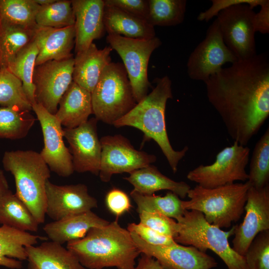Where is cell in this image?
<instances>
[{
  "label": "cell",
  "instance_id": "6da1fadb",
  "mask_svg": "<svg viewBox=\"0 0 269 269\" xmlns=\"http://www.w3.org/2000/svg\"><path fill=\"white\" fill-rule=\"evenodd\" d=\"M231 138L247 146L269 116V59L263 53L222 68L205 82Z\"/></svg>",
  "mask_w": 269,
  "mask_h": 269
},
{
  "label": "cell",
  "instance_id": "7a4b0ae2",
  "mask_svg": "<svg viewBox=\"0 0 269 269\" xmlns=\"http://www.w3.org/2000/svg\"><path fill=\"white\" fill-rule=\"evenodd\" d=\"M66 248L87 269H133L141 254L131 233L120 225L117 218L91 228L82 239L67 243Z\"/></svg>",
  "mask_w": 269,
  "mask_h": 269
},
{
  "label": "cell",
  "instance_id": "3957f363",
  "mask_svg": "<svg viewBox=\"0 0 269 269\" xmlns=\"http://www.w3.org/2000/svg\"><path fill=\"white\" fill-rule=\"evenodd\" d=\"M154 82L156 85L152 91L113 125L118 128L130 126L137 128L143 133L145 140L153 139L175 173L188 147L185 146L181 150H174L167 135L165 112L168 100L173 98L171 80L165 75L156 78Z\"/></svg>",
  "mask_w": 269,
  "mask_h": 269
},
{
  "label": "cell",
  "instance_id": "277c9868",
  "mask_svg": "<svg viewBox=\"0 0 269 269\" xmlns=\"http://www.w3.org/2000/svg\"><path fill=\"white\" fill-rule=\"evenodd\" d=\"M2 164L14 177L15 194L37 222L43 223L46 209V183L50 170L40 153L31 150L5 151Z\"/></svg>",
  "mask_w": 269,
  "mask_h": 269
},
{
  "label": "cell",
  "instance_id": "5b68a950",
  "mask_svg": "<svg viewBox=\"0 0 269 269\" xmlns=\"http://www.w3.org/2000/svg\"><path fill=\"white\" fill-rule=\"evenodd\" d=\"M251 187L248 181L214 188L196 185L189 190L187 196L189 200L182 201V206L184 210L201 212L210 224L229 228L241 218Z\"/></svg>",
  "mask_w": 269,
  "mask_h": 269
},
{
  "label": "cell",
  "instance_id": "8992f818",
  "mask_svg": "<svg viewBox=\"0 0 269 269\" xmlns=\"http://www.w3.org/2000/svg\"><path fill=\"white\" fill-rule=\"evenodd\" d=\"M176 221L175 242L194 247L204 252L211 250L228 269H248L244 257L236 252L229 244V238L234 235L235 226L229 231H224L209 224L201 212L193 210H185L182 216Z\"/></svg>",
  "mask_w": 269,
  "mask_h": 269
},
{
  "label": "cell",
  "instance_id": "52a82bcc",
  "mask_svg": "<svg viewBox=\"0 0 269 269\" xmlns=\"http://www.w3.org/2000/svg\"><path fill=\"white\" fill-rule=\"evenodd\" d=\"M93 114L98 121L113 125L137 104L123 64L109 63L91 93Z\"/></svg>",
  "mask_w": 269,
  "mask_h": 269
},
{
  "label": "cell",
  "instance_id": "ba28073f",
  "mask_svg": "<svg viewBox=\"0 0 269 269\" xmlns=\"http://www.w3.org/2000/svg\"><path fill=\"white\" fill-rule=\"evenodd\" d=\"M106 41L121 57L135 101L139 102L147 95L151 87L147 76L149 60L152 53L162 44L161 41L156 36L136 39L108 34Z\"/></svg>",
  "mask_w": 269,
  "mask_h": 269
},
{
  "label": "cell",
  "instance_id": "9c48e42d",
  "mask_svg": "<svg viewBox=\"0 0 269 269\" xmlns=\"http://www.w3.org/2000/svg\"><path fill=\"white\" fill-rule=\"evenodd\" d=\"M250 149L234 141L233 145L222 149L210 165H200L187 175L189 180L206 188H214L236 181L246 182L248 174L246 167L249 162Z\"/></svg>",
  "mask_w": 269,
  "mask_h": 269
},
{
  "label": "cell",
  "instance_id": "30bf717a",
  "mask_svg": "<svg viewBox=\"0 0 269 269\" xmlns=\"http://www.w3.org/2000/svg\"><path fill=\"white\" fill-rule=\"evenodd\" d=\"M255 12L247 4H236L220 11L217 20L223 41L238 60L257 54L253 18Z\"/></svg>",
  "mask_w": 269,
  "mask_h": 269
},
{
  "label": "cell",
  "instance_id": "8fae6325",
  "mask_svg": "<svg viewBox=\"0 0 269 269\" xmlns=\"http://www.w3.org/2000/svg\"><path fill=\"white\" fill-rule=\"evenodd\" d=\"M225 45L217 20L208 27L205 38L191 53L187 62V72L193 80L206 82L219 72L226 63L238 61Z\"/></svg>",
  "mask_w": 269,
  "mask_h": 269
},
{
  "label": "cell",
  "instance_id": "7c38bea8",
  "mask_svg": "<svg viewBox=\"0 0 269 269\" xmlns=\"http://www.w3.org/2000/svg\"><path fill=\"white\" fill-rule=\"evenodd\" d=\"M102 151L99 176L104 182L113 175L129 173L155 162L156 157L135 149L121 134L104 136L100 139Z\"/></svg>",
  "mask_w": 269,
  "mask_h": 269
},
{
  "label": "cell",
  "instance_id": "4fadbf2b",
  "mask_svg": "<svg viewBox=\"0 0 269 269\" xmlns=\"http://www.w3.org/2000/svg\"><path fill=\"white\" fill-rule=\"evenodd\" d=\"M73 56L51 60L35 66L33 83L36 103L55 115L59 102L73 81Z\"/></svg>",
  "mask_w": 269,
  "mask_h": 269
},
{
  "label": "cell",
  "instance_id": "5bb4252c",
  "mask_svg": "<svg viewBox=\"0 0 269 269\" xmlns=\"http://www.w3.org/2000/svg\"><path fill=\"white\" fill-rule=\"evenodd\" d=\"M41 126L44 147L40 154L50 171L62 177H68L74 171L72 156L63 140V129L55 115L49 112L41 105H32Z\"/></svg>",
  "mask_w": 269,
  "mask_h": 269
},
{
  "label": "cell",
  "instance_id": "9a60e30c",
  "mask_svg": "<svg viewBox=\"0 0 269 269\" xmlns=\"http://www.w3.org/2000/svg\"><path fill=\"white\" fill-rule=\"evenodd\" d=\"M130 232L140 253L154 258L164 269H211L217 266L213 257L194 247L177 243L169 246L152 245L134 232Z\"/></svg>",
  "mask_w": 269,
  "mask_h": 269
},
{
  "label": "cell",
  "instance_id": "2e32d148",
  "mask_svg": "<svg viewBox=\"0 0 269 269\" xmlns=\"http://www.w3.org/2000/svg\"><path fill=\"white\" fill-rule=\"evenodd\" d=\"M243 222L235 226L233 249L244 256L249 246L261 232L269 230V185L248 190Z\"/></svg>",
  "mask_w": 269,
  "mask_h": 269
},
{
  "label": "cell",
  "instance_id": "e0dca14e",
  "mask_svg": "<svg viewBox=\"0 0 269 269\" xmlns=\"http://www.w3.org/2000/svg\"><path fill=\"white\" fill-rule=\"evenodd\" d=\"M95 118L77 127L63 129V135L70 146L74 170L90 172L99 175L101 157V144L97 134Z\"/></svg>",
  "mask_w": 269,
  "mask_h": 269
},
{
  "label": "cell",
  "instance_id": "ac0fdd59",
  "mask_svg": "<svg viewBox=\"0 0 269 269\" xmlns=\"http://www.w3.org/2000/svg\"><path fill=\"white\" fill-rule=\"evenodd\" d=\"M46 214L54 221L97 208L96 199L91 196L86 185L77 184L57 185L46 183Z\"/></svg>",
  "mask_w": 269,
  "mask_h": 269
},
{
  "label": "cell",
  "instance_id": "d6986e66",
  "mask_svg": "<svg viewBox=\"0 0 269 269\" xmlns=\"http://www.w3.org/2000/svg\"><path fill=\"white\" fill-rule=\"evenodd\" d=\"M75 17V51L76 54L87 49L95 39L104 36V0H72Z\"/></svg>",
  "mask_w": 269,
  "mask_h": 269
},
{
  "label": "cell",
  "instance_id": "ffe728a7",
  "mask_svg": "<svg viewBox=\"0 0 269 269\" xmlns=\"http://www.w3.org/2000/svg\"><path fill=\"white\" fill-rule=\"evenodd\" d=\"M34 40L38 50L35 66L51 60H62L71 57L75 46L74 26L62 28L37 26Z\"/></svg>",
  "mask_w": 269,
  "mask_h": 269
},
{
  "label": "cell",
  "instance_id": "44dd1931",
  "mask_svg": "<svg viewBox=\"0 0 269 269\" xmlns=\"http://www.w3.org/2000/svg\"><path fill=\"white\" fill-rule=\"evenodd\" d=\"M110 46L99 49L94 43L74 57L73 81L92 93L105 68L111 62Z\"/></svg>",
  "mask_w": 269,
  "mask_h": 269
},
{
  "label": "cell",
  "instance_id": "7402d4cb",
  "mask_svg": "<svg viewBox=\"0 0 269 269\" xmlns=\"http://www.w3.org/2000/svg\"><path fill=\"white\" fill-rule=\"evenodd\" d=\"M109 223L91 210L47 223L43 230L51 241L62 245L82 239L91 228Z\"/></svg>",
  "mask_w": 269,
  "mask_h": 269
},
{
  "label": "cell",
  "instance_id": "603a6c76",
  "mask_svg": "<svg viewBox=\"0 0 269 269\" xmlns=\"http://www.w3.org/2000/svg\"><path fill=\"white\" fill-rule=\"evenodd\" d=\"M25 250L28 269H87L71 251L52 241L26 247Z\"/></svg>",
  "mask_w": 269,
  "mask_h": 269
},
{
  "label": "cell",
  "instance_id": "cb8c5ba5",
  "mask_svg": "<svg viewBox=\"0 0 269 269\" xmlns=\"http://www.w3.org/2000/svg\"><path fill=\"white\" fill-rule=\"evenodd\" d=\"M58 106L55 115L62 126L75 128L87 121L93 114L91 93L72 81Z\"/></svg>",
  "mask_w": 269,
  "mask_h": 269
},
{
  "label": "cell",
  "instance_id": "d4e9b609",
  "mask_svg": "<svg viewBox=\"0 0 269 269\" xmlns=\"http://www.w3.org/2000/svg\"><path fill=\"white\" fill-rule=\"evenodd\" d=\"M124 179L134 187V191L143 195H152L158 191L167 190L184 198L191 188L184 181H175L162 174L156 167L148 165L129 173Z\"/></svg>",
  "mask_w": 269,
  "mask_h": 269
},
{
  "label": "cell",
  "instance_id": "484cf974",
  "mask_svg": "<svg viewBox=\"0 0 269 269\" xmlns=\"http://www.w3.org/2000/svg\"><path fill=\"white\" fill-rule=\"evenodd\" d=\"M39 239H46L2 225L0 227V266L21 269V261L27 259L25 247L36 244Z\"/></svg>",
  "mask_w": 269,
  "mask_h": 269
},
{
  "label": "cell",
  "instance_id": "4316f807",
  "mask_svg": "<svg viewBox=\"0 0 269 269\" xmlns=\"http://www.w3.org/2000/svg\"><path fill=\"white\" fill-rule=\"evenodd\" d=\"M104 22L108 34L136 39H149L156 36L154 27L114 6L105 5Z\"/></svg>",
  "mask_w": 269,
  "mask_h": 269
},
{
  "label": "cell",
  "instance_id": "83f0119b",
  "mask_svg": "<svg viewBox=\"0 0 269 269\" xmlns=\"http://www.w3.org/2000/svg\"><path fill=\"white\" fill-rule=\"evenodd\" d=\"M0 223L24 232H37L39 226L26 205L10 190L0 200Z\"/></svg>",
  "mask_w": 269,
  "mask_h": 269
},
{
  "label": "cell",
  "instance_id": "f1b7e54d",
  "mask_svg": "<svg viewBox=\"0 0 269 269\" xmlns=\"http://www.w3.org/2000/svg\"><path fill=\"white\" fill-rule=\"evenodd\" d=\"M130 195L137 206L136 211L157 212L176 221L183 215L182 200L175 193L168 191L164 196L143 195L133 190Z\"/></svg>",
  "mask_w": 269,
  "mask_h": 269
},
{
  "label": "cell",
  "instance_id": "f546056e",
  "mask_svg": "<svg viewBox=\"0 0 269 269\" xmlns=\"http://www.w3.org/2000/svg\"><path fill=\"white\" fill-rule=\"evenodd\" d=\"M38 53L37 45L33 39L16 54L6 68L21 81L32 105L36 103L33 76Z\"/></svg>",
  "mask_w": 269,
  "mask_h": 269
},
{
  "label": "cell",
  "instance_id": "4dcf8cb0",
  "mask_svg": "<svg viewBox=\"0 0 269 269\" xmlns=\"http://www.w3.org/2000/svg\"><path fill=\"white\" fill-rule=\"evenodd\" d=\"M34 31L0 21V53L3 68L34 39Z\"/></svg>",
  "mask_w": 269,
  "mask_h": 269
},
{
  "label": "cell",
  "instance_id": "1f68e13d",
  "mask_svg": "<svg viewBox=\"0 0 269 269\" xmlns=\"http://www.w3.org/2000/svg\"><path fill=\"white\" fill-rule=\"evenodd\" d=\"M39 7L34 0H0V21L35 29Z\"/></svg>",
  "mask_w": 269,
  "mask_h": 269
},
{
  "label": "cell",
  "instance_id": "d6a6232c",
  "mask_svg": "<svg viewBox=\"0 0 269 269\" xmlns=\"http://www.w3.org/2000/svg\"><path fill=\"white\" fill-rule=\"evenodd\" d=\"M147 22L154 27L176 26L183 22L186 0H148Z\"/></svg>",
  "mask_w": 269,
  "mask_h": 269
},
{
  "label": "cell",
  "instance_id": "836d02e7",
  "mask_svg": "<svg viewBox=\"0 0 269 269\" xmlns=\"http://www.w3.org/2000/svg\"><path fill=\"white\" fill-rule=\"evenodd\" d=\"M30 111L0 107V138L20 139L25 137L35 119Z\"/></svg>",
  "mask_w": 269,
  "mask_h": 269
},
{
  "label": "cell",
  "instance_id": "e575fe53",
  "mask_svg": "<svg viewBox=\"0 0 269 269\" xmlns=\"http://www.w3.org/2000/svg\"><path fill=\"white\" fill-rule=\"evenodd\" d=\"M251 186L260 189L269 185V129L256 144L251 159L248 180Z\"/></svg>",
  "mask_w": 269,
  "mask_h": 269
},
{
  "label": "cell",
  "instance_id": "d590c367",
  "mask_svg": "<svg viewBox=\"0 0 269 269\" xmlns=\"http://www.w3.org/2000/svg\"><path fill=\"white\" fill-rule=\"evenodd\" d=\"M0 105L20 111L32 110L22 82L7 68L0 72Z\"/></svg>",
  "mask_w": 269,
  "mask_h": 269
},
{
  "label": "cell",
  "instance_id": "8d00e7d4",
  "mask_svg": "<svg viewBox=\"0 0 269 269\" xmlns=\"http://www.w3.org/2000/svg\"><path fill=\"white\" fill-rule=\"evenodd\" d=\"M75 17L71 0H55L40 6L36 16L38 26L62 28L74 25Z\"/></svg>",
  "mask_w": 269,
  "mask_h": 269
},
{
  "label": "cell",
  "instance_id": "74e56055",
  "mask_svg": "<svg viewBox=\"0 0 269 269\" xmlns=\"http://www.w3.org/2000/svg\"><path fill=\"white\" fill-rule=\"evenodd\" d=\"M244 257L248 269H269V230L257 235Z\"/></svg>",
  "mask_w": 269,
  "mask_h": 269
},
{
  "label": "cell",
  "instance_id": "f35d334b",
  "mask_svg": "<svg viewBox=\"0 0 269 269\" xmlns=\"http://www.w3.org/2000/svg\"><path fill=\"white\" fill-rule=\"evenodd\" d=\"M142 224L162 234L172 237L177 234V221L157 212H142L138 214Z\"/></svg>",
  "mask_w": 269,
  "mask_h": 269
},
{
  "label": "cell",
  "instance_id": "ab89813d",
  "mask_svg": "<svg viewBox=\"0 0 269 269\" xmlns=\"http://www.w3.org/2000/svg\"><path fill=\"white\" fill-rule=\"evenodd\" d=\"M127 230L134 232L143 241L150 245L169 246L176 243L172 237L158 233L140 223L129 224Z\"/></svg>",
  "mask_w": 269,
  "mask_h": 269
},
{
  "label": "cell",
  "instance_id": "60d3db41",
  "mask_svg": "<svg viewBox=\"0 0 269 269\" xmlns=\"http://www.w3.org/2000/svg\"><path fill=\"white\" fill-rule=\"evenodd\" d=\"M104 2L105 5L116 7L147 22L149 14L148 0H104Z\"/></svg>",
  "mask_w": 269,
  "mask_h": 269
},
{
  "label": "cell",
  "instance_id": "b9f144b4",
  "mask_svg": "<svg viewBox=\"0 0 269 269\" xmlns=\"http://www.w3.org/2000/svg\"><path fill=\"white\" fill-rule=\"evenodd\" d=\"M105 201L108 209L117 219L132 207L129 196L123 190L116 188L107 192Z\"/></svg>",
  "mask_w": 269,
  "mask_h": 269
},
{
  "label": "cell",
  "instance_id": "7bdbcfd3",
  "mask_svg": "<svg viewBox=\"0 0 269 269\" xmlns=\"http://www.w3.org/2000/svg\"><path fill=\"white\" fill-rule=\"evenodd\" d=\"M212 5L204 12L198 15L197 19L200 21L210 20L213 16H217L222 10L231 5L236 4H247L254 8L258 5L261 6L265 0H212Z\"/></svg>",
  "mask_w": 269,
  "mask_h": 269
},
{
  "label": "cell",
  "instance_id": "ee69618b",
  "mask_svg": "<svg viewBox=\"0 0 269 269\" xmlns=\"http://www.w3.org/2000/svg\"><path fill=\"white\" fill-rule=\"evenodd\" d=\"M261 9L255 13L253 18L255 31L262 34L269 33V0H265L260 6Z\"/></svg>",
  "mask_w": 269,
  "mask_h": 269
},
{
  "label": "cell",
  "instance_id": "f6af8a7d",
  "mask_svg": "<svg viewBox=\"0 0 269 269\" xmlns=\"http://www.w3.org/2000/svg\"><path fill=\"white\" fill-rule=\"evenodd\" d=\"M133 269H164L153 257L144 254H141L137 264Z\"/></svg>",
  "mask_w": 269,
  "mask_h": 269
},
{
  "label": "cell",
  "instance_id": "bcb514c9",
  "mask_svg": "<svg viewBox=\"0 0 269 269\" xmlns=\"http://www.w3.org/2000/svg\"><path fill=\"white\" fill-rule=\"evenodd\" d=\"M10 190L3 172L0 169V200Z\"/></svg>",
  "mask_w": 269,
  "mask_h": 269
},
{
  "label": "cell",
  "instance_id": "7dc6e473",
  "mask_svg": "<svg viewBox=\"0 0 269 269\" xmlns=\"http://www.w3.org/2000/svg\"><path fill=\"white\" fill-rule=\"evenodd\" d=\"M40 6L47 5L55 1V0H34Z\"/></svg>",
  "mask_w": 269,
  "mask_h": 269
},
{
  "label": "cell",
  "instance_id": "c3c4849f",
  "mask_svg": "<svg viewBox=\"0 0 269 269\" xmlns=\"http://www.w3.org/2000/svg\"><path fill=\"white\" fill-rule=\"evenodd\" d=\"M2 69H4L3 67V65H2V61H1V56H0V72L1 71V70Z\"/></svg>",
  "mask_w": 269,
  "mask_h": 269
}]
</instances>
